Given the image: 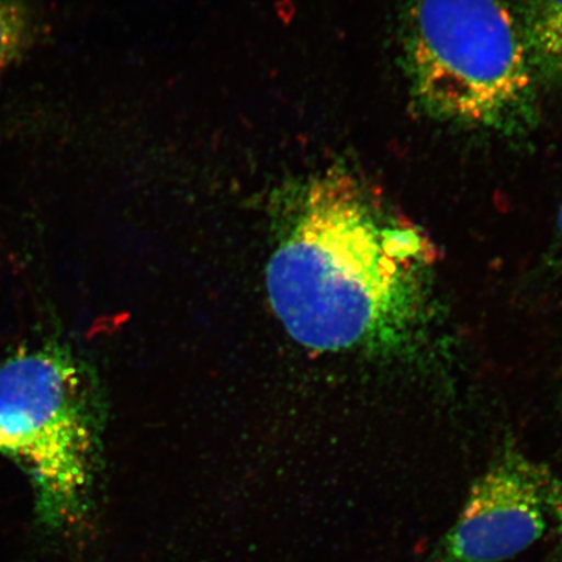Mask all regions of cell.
<instances>
[{
  "label": "cell",
  "instance_id": "obj_1",
  "mask_svg": "<svg viewBox=\"0 0 562 562\" xmlns=\"http://www.w3.org/2000/svg\"><path fill=\"white\" fill-rule=\"evenodd\" d=\"M437 258L424 232L331 171L302 194L267 267V292L301 346L405 353L426 334Z\"/></svg>",
  "mask_w": 562,
  "mask_h": 562
},
{
  "label": "cell",
  "instance_id": "obj_2",
  "mask_svg": "<svg viewBox=\"0 0 562 562\" xmlns=\"http://www.w3.org/2000/svg\"><path fill=\"white\" fill-rule=\"evenodd\" d=\"M405 54L414 95L440 121L498 130L530 109L532 56L503 0H412Z\"/></svg>",
  "mask_w": 562,
  "mask_h": 562
},
{
  "label": "cell",
  "instance_id": "obj_3",
  "mask_svg": "<svg viewBox=\"0 0 562 562\" xmlns=\"http://www.w3.org/2000/svg\"><path fill=\"white\" fill-rule=\"evenodd\" d=\"M95 425L87 378L60 347L23 348L0 363V454L31 477L46 521L81 512Z\"/></svg>",
  "mask_w": 562,
  "mask_h": 562
},
{
  "label": "cell",
  "instance_id": "obj_4",
  "mask_svg": "<svg viewBox=\"0 0 562 562\" xmlns=\"http://www.w3.org/2000/svg\"><path fill=\"white\" fill-rule=\"evenodd\" d=\"M554 476L508 447L476 481L428 562H502L543 536Z\"/></svg>",
  "mask_w": 562,
  "mask_h": 562
},
{
  "label": "cell",
  "instance_id": "obj_5",
  "mask_svg": "<svg viewBox=\"0 0 562 562\" xmlns=\"http://www.w3.org/2000/svg\"><path fill=\"white\" fill-rule=\"evenodd\" d=\"M521 21L532 61L562 81V0H524Z\"/></svg>",
  "mask_w": 562,
  "mask_h": 562
},
{
  "label": "cell",
  "instance_id": "obj_6",
  "mask_svg": "<svg viewBox=\"0 0 562 562\" xmlns=\"http://www.w3.org/2000/svg\"><path fill=\"white\" fill-rule=\"evenodd\" d=\"M34 24L24 0H0V79L32 45Z\"/></svg>",
  "mask_w": 562,
  "mask_h": 562
},
{
  "label": "cell",
  "instance_id": "obj_7",
  "mask_svg": "<svg viewBox=\"0 0 562 562\" xmlns=\"http://www.w3.org/2000/svg\"><path fill=\"white\" fill-rule=\"evenodd\" d=\"M548 513L557 524L560 548L562 550V483L554 477L550 496H548Z\"/></svg>",
  "mask_w": 562,
  "mask_h": 562
},
{
  "label": "cell",
  "instance_id": "obj_8",
  "mask_svg": "<svg viewBox=\"0 0 562 562\" xmlns=\"http://www.w3.org/2000/svg\"><path fill=\"white\" fill-rule=\"evenodd\" d=\"M558 229H559V240L562 245V203L559 211V217H558Z\"/></svg>",
  "mask_w": 562,
  "mask_h": 562
}]
</instances>
